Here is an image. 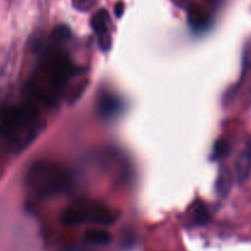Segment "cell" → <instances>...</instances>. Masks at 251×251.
Returning a JSON list of instances; mask_svg holds the SVG:
<instances>
[{
	"instance_id": "12",
	"label": "cell",
	"mask_w": 251,
	"mask_h": 251,
	"mask_svg": "<svg viewBox=\"0 0 251 251\" xmlns=\"http://www.w3.org/2000/svg\"><path fill=\"white\" fill-rule=\"evenodd\" d=\"M189 21H190L191 26L196 29L203 28V27H206V25H207V19L203 16V14H200L199 11H191Z\"/></svg>"
},
{
	"instance_id": "10",
	"label": "cell",
	"mask_w": 251,
	"mask_h": 251,
	"mask_svg": "<svg viewBox=\"0 0 251 251\" xmlns=\"http://www.w3.org/2000/svg\"><path fill=\"white\" fill-rule=\"evenodd\" d=\"M232 184H233L232 173H230L228 169H225L223 172H221L220 176H218L217 179V185H216L217 193L220 194L221 196H226L228 193H229L230 188H232Z\"/></svg>"
},
{
	"instance_id": "11",
	"label": "cell",
	"mask_w": 251,
	"mask_h": 251,
	"mask_svg": "<svg viewBox=\"0 0 251 251\" xmlns=\"http://www.w3.org/2000/svg\"><path fill=\"white\" fill-rule=\"evenodd\" d=\"M210 220H211V215L208 208L206 207V205H203V203H200V205L195 208V211H194V218H193L194 225L205 226L210 222Z\"/></svg>"
},
{
	"instance_id": "3",
	"label": "cell",
	"mask_w": 251,
	"mask_h": 251,
	"mask_svg": "<svg viewBox=\"0 0 251 251\" xmlns=\"http://www.w3.org/2000/svg\"><path fill=\"white\" fill-rule=\"evenodd\" d=\"M1 130L17 146H26L38 131V112L31 104L10 108L2 117Z\"/></svg>"
},
{
	"instance_id": "14",
	"label": "cell",
	"mask_w": 251,
	"mask_h": 251,
	"mask_svg": "<svg viewBox=\"0 0 251 251\" xmlns=\"http://www.w3.org/2000/svg\"><path fill=\"white\" fill-rule=\"evenodd\" d=\"M98 0H73V5L75 9L80 10V11H87L91 7L96 5Z\"/></svg>"
},
{
	"instance_id": "15",
	"label": "cell",
	"mask_w": 251,
	"mask_h": 251,
	"mask_svg": "<svg viewBox=\"0 0 251 251\" xmlns=\"http://www.w3.org/2000/svg\"><path fill=\"white\" fill-rule=\"evenodd\" d=\"M98 44L102 48V50H108L112 46V39H110L109 34H102V36H98Z\"/></svg>"
},
{
	"instance_id": "8",
	"label": "cell",
	"mask_w": 251,
	"mask_h": 251,
	"mask_svg": "<svg viewBox=\"0 0 251 251\" xmlns=\"http://www.w3.org/2000/svg\"><path fill=\"white\" fill-rule=\"evenodd\" d=\"M110 25V17L108 14L107 10L100 9L96 12L95 15L91 19V27H92L93 31L98 34V36H102V34L108 33V28H109Z\"/></svg>"
},
{
	"instance_id": "7",
	"label": "cell",
	"mask_w": 251,
	"mask_h": 251,
	"mask_svg": "<svg viewBox=\"0 0 251 251\" xmlns=\"http://www.w3.org/2000/svg\"><path fill=\"white\" fill-rule=\"evenodd\" d=\"M234 169L235 176H237V179L240 183H244L249 179L251 173V152L243 151L238 156Z\"/></svg>"
},
{
	"instance_id": "4",
	"label": "cell",
	"mask_w": 251,
	"mask_h": 251,
	"mask_svg": "<svg viewBox=\"0 0 251 251\" xmlns=\"http://www.w3.org/2000/svg\"><path fill=\"white\" fill-rule=\"evenodd\" d=\"M83 205H85L86 213H87V220H91L95 225L110 226L117 220L114 211L107 206L102 205V203L83 201Z\"/></svg>"
},
{
	"instance_id": "9",
	"label": "cell",
	"mask_w": 251,
	"mask_h": 251,
	"mask_svg": "<svg viewBox=\"0 0 251 251\" xmlns=\"http://www.w3.org/2000/svg\"><path fill=\"white\" fill-rule=\"evenodd\" d=\"M86 242L95 245H107L112 240V235L104 229H88L85 233Z\"/></svg>"
},
{
	"instance_id": "16",
	"label": "cell",
	"mask_w": 251,
	"mask_h": 251,
	"mask_svg": "<svg viewBox=\"0 0 251 251\" xmlns=\"http://www.w3.org/2000/svg\"><path fill=\"white\" fill-rule=\"evenodd\" d=\"M125 5L123 1H118L117 4L114 5V14L117 17H122L123 14H124Z\"/></svg>"
},
{
	"instance_id": "5",
	"label": "cell",
	"mask_w": 251,
	"mask_h": 251,
	"mask_svg": "<svg viewBox=\"0 0 251 251\" xmlns=\"http://www.w3.org/2000/svg\"><path fill=\"white\" fill-rule=\"evenodd\" d=\"M87 221V213L83 202H77L76 205L66 208L61 215V222L68 227H75V226L82 225Z\"/></svg>"
},
{
	"instance_id": "6",
	"label": "cell",
	"mask_w": 251,
	"mask_h": 251,
	"mask_svg": "<svg viewBox=\"0 0 251 251\" xmlns=\"http://www.w3.org/2000/svg\"><path fill=\"white\" fill-rule=\"evenodd\" d=\"M122 109V102L114 95L104 93L98 100V112L105 119L115 117Z\"/></svg>"
},
{
	"instance_id": "2",
	"label": "cell",
	"mask_w": 251,
	"mask_h": 251,
	"mask_svg": "<svg viewBox=\"0 0 251 251\" xmlns=\"http://www.w3.org/2000/svg\"><path fill=\"white\" fill-rule=\"evenodd\" d=\"M71 176L68 169L51 161H38L29 167L26 185L38 198H49L63 193L70 186Z\"/></svg>"
},
{
	"instance_id": "1",
	"label": "cell",
	"mask_w": 251,
	"mask_h": 251,
	"mask_svg": "<svg viewBox=\"0 0 251 251\" xmlns=\"http://www.w3.org/2000/svg\"><path fill=\"white\" fill-rule=\"evenodd\" d=\"M73 74L74 66L68 55L59 48L49 49L37 71L32 95L42 102L54 103Z\"/></svg>"
},
{
	"instance_id": "13",
	"label": "cell",
	"mask_w": 251,
	"mask_h": 251,
	"mask_svg": "<svg viewBox=\"0 0 251 251\" xmlns=\"http://www.w3.org/2000/svg\"><path fill=\"white\" fill-rule=\"evenodd\" d=\"M229 151V144L226 140H221L216 144L215 151H213V157L215 158H221V157L226 156V153Z\"/></svg>"
}]
</instances>
